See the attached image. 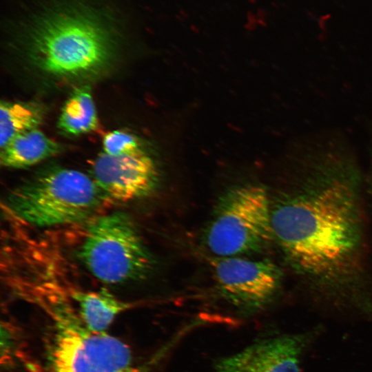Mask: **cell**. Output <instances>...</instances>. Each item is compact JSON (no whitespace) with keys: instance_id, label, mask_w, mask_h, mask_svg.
<instances>
[{"instance_id":"ba28073f","label":"cell","mask_w":372,"mask_h":372,"mask_svg":"<svg viewBox=\"0 0 372 372\" xmlns=\"http://www.w3.org/2000/svg\"><path fill=\"white\" fill-rule=\"evenodd\" d=\"M92 179L105 200L126 203L148 196L156 188V164L143 149L133 153L99 154L92 167Z\"/></svg>"},{"instance_id":"8992f818","label":"cell","mask_w":372,"mask_h":372,"mask_svg":"<svg viewBox=\"0 0 372 372\" xmlns=\"http://www.w3.org/2000/svg\"><path fill=\"white\" fill-rule=\"evenodd\" d=\"M78 256L90 273L111 285L142 279L153 265L131 218L119 211L90 220Z\"/></svg>"},{"instance_id":"52a82bcc","label":"cell","mask_w":372,"mask_h":372,"mask_svg":"<svg viewBox=\"0 0 372 372\" xmlns=\"http://www.w3.org/2000/svg\"><path fill=\"white\" fill-rule=\"evenodd\" d=\"M211 262L218 291L227 302L242 310L253 311L263 307L280 283V269L267 259L216 257Z\"/></svg>"},{"instance_id":"9c48e42d","label":"cell","mask_w":372,"mask_h":372,"mask_svg":"<svg viewBox=\"0 0 372 372\" xmlns=\"http://www.w3.org/2000/svg\"><path fill=\"white\" fill-rule=\"evenodd\" d=\"M300 344L292 336L255 342L220 359L216 372H299Z\"/></svg>"},{"instance_id":"4fadbf2b","label":"cell","mask_w":372,"mask_h":372,"mask_svg":"<svg viewBox=\"0 0 372 372\" xmlns=\"http://www.w3.org/2000/svg\"><path fill=\"white\" fill-rule=\"evenodd\" d=\"M43 112L32 103L1 102L0 106L1 148L25 132L37 129L42 123Z\"/></svg>"},{"instance_id":"8fae6325","label":"cell","mask_w":372,"mask_h":372,"mask_svg":"<svg viewBox=\"0 0 372 372\" xmlns=\"http://www.w3.org/2000/svg\"><path fill=\"white\" fill-rule=\"evenodd\" d=\"M1 149L2 166L23 168L57 154L61 146L37 128L18 135Z\"/></svg>"},{"instance_id":"6da1fadb","label":"cell","mask_w":372,"mask_h":372,"mask_svg":"<svg viewBox=\"0 0 372 372\" xmlns=\"http://www.w3.org/2000/svg\"><path fill=\"white\" fill-rule=\"evenodd\" d=\"M316 163L302 189L272 207V229L294 268L327 278L342 273L358 252L361 222L351 163L335 152Z\"/></svg>"},{"instance_id":"277c9868","label":"cell","mask_w":372,"mask_h":372,"mask_svg":"<svg viewBox=\"0 0 372 372\" xmlns=\"http://www.w3.org/2000/svg\"><path fill=\"white\" fill-rule=\"evenodd\" d=\"M45 306L52 320L48 372H145L127 344L88 329L65 298H52Z\"/></svg>"},{"instance_id":"5b68a950","label":"cell","mask_w":372,"mask_h":372,"mask_svg":"<svg viewBox=\"0 0 372 372\" xmlns=\"http://www.w3.org/2000/svg\"><path fill=\"white\" fill-rule=\"evenodd\" d=\"M271 213L264 187H234L218 200L203 235L204 244L216 257L259 253L274 240Z\"/></svg>"},{"instance_id":"3957f363","label":"cell","mask_w":372,"mask_h":372,"mask_svg":"<svg viewBox=\"0 0 372 372\" xmlns=\"http://www.w3.org/2000/svg\"><path fill=\"white\" fill-rule=\"evenodd\" d=\"M104 200L92 178L78 170L54 168L12 190L6 204L21 221L47 227L85 221Z\"/></svg>"},{"instance_id":"7a4b0ae2","label":"cell","mask_w":372,"mask_h":372,"mask_svg":"<svg viewBox=\"0 0 372 372\" xmlns=\"http://www.w3.org/2000/svg\"><path fill=\"white\" fill-rule=\"evenodd\" d=\"M111 17L81 1L59 3L35 17L26 33L31 62L49 76L79 79L104 69L112 56Z\"/></svg>"},{"instance_id":"7c38bea8","label":"cell","mask_w":372,"mask_h":372,"mask_svg":"<svg viewBox=\"0 0 372 372\" xmlns=\"http://www.w3.org/2000/svg\"><path fill=\"white\" fill-rule=\"evenodd\" d=\"M97 126L96 111L90 88L76 89L61 110L59 128L67 134L79 135L93 131Z\"/></svg>"},{"instance_id":"30bf717a","label":"cell","mask_w":372,"mask_h":372,"mask_svg":"<svg viewBox=\"0 0 372 372\" xmlns=\"http://www.w3.org/2000/svg\"><path fill=\"white\" fill-rule=\"evenodd\" d=\"M77 313L84 325L94 332H106L115 318L132 304L106 289L97 291L75 290L71 293Z\"/></svg>"},{"instance_id":"5bb4252c","label":"cell","mask_w":372,"mask_h":372,"mask_svg":"<svg viewBox=\"0 0 372 372\" xmlns=\"http://www.w3.org/2000/svg\"><path fill=\"white\" fill-rule=\"evenodd\" d=\"M103 153L110 156H121L142 149L138 139L134 135L121 130L106 134L103 139Z\"/></svg>"}]
</instances>
